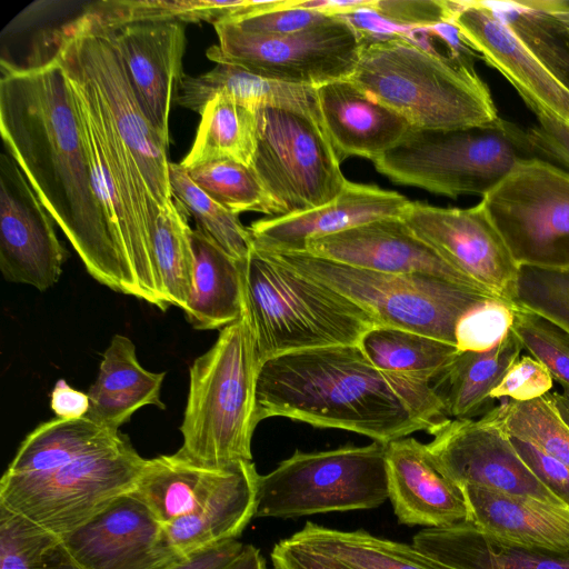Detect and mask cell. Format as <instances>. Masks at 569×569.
Here are the masks:
<instances>
[{
  "mask_svg": "<svg viewBox=\"0 0 569 569\" xmlns=\"http://www.w3.org/2000/svg\"><path fill=\"white\" fill-rule=\"evenodd\" d=\"M0 131L87 271L109 289L141 300L99 198L71 89L56 58L30 69L1 66Z\"/></svg>",
  "mask_w": 569,
  "mask_h": 569,
  "instance_id": "cell-1",
  "label": "cell"
},
{
  "mask_svg": "<svg viewBox=\"0 0 569 569\" xmlns=\"http://www.w3.org/2000/svg\"><path fill=\"white\" fill-rule=\"evenodd\" d=\"M284 417L388 445L448 419L432 383L378 369L358 345L271 358L258 372L256 420Z\"/></svg>",
  "mask_w": 569,
  "mask_h": 569,
  "instance_id": "cell-2",
  "label": "cell"
},
{
  "mask_svg": "<svg viewBox=\"0 0 569 569\" xmlns=\"http://www.w3.org/2000/svg\"><path fill=\"white\" fill-rule=\"evenodd\" d=\"M360 37L359 61L349 79L411 127L459 129L499 118L467 51L440 53L399 36Z\"/></svg>",
  "mask_w": 569,
  "mask_h": 569,
  "instance_id": "cell-3",
  "label": "cell"
},
{
  "mask_svg": "<svg viewBox=\"0 0 569 569\" xmlns=\"http://www.w3.org/2000/svg\"><path fill=\"white\" fill-rule=\"evenodd\" d=\"M243 284L260 366L290 352L358 345L378 325L343 295L254 248L243 264Z\"/></svg>",
  "mask_w": 569,
  "mask_h": 569,
  "instance_id": "cell-4",
  "label": "cell"
},
{
  "mask_svg": "<svg viewBox=\"0 0 569 569\" xmlns=\"http://www.w3.org/2000/svg\"><path fill=\"white\" fill-rule=\"evenodd\" d=\"M259 368L244 308L190 367L179 456L209 468L252 461Z\"/></svg>",
  "mask_w": 569,
  "mask_h": 569,
  "instance_id": "cell-5",
  "label": "cell"
},
{
  "mask_svg": "<svg viewBox=\"0 0 569 569\" xmlns=\"http://www.w3.org/2000/svg\"><path fill=\"white\" fill-rule=\"evenodd\" d=\"M541 153L528 131L498 118L459 129L411 127L389 151L373 161L392 182L457 198L493 189L521 160Z\"/></svg>",
  "mask_w": 569,
  "mask_h": 569,
  "instance_id": "cell-6",
  "label": "cell"
},
{
  "mask_svg": "<svg viewBox=\"0 0 569 569\" xmlns=\"http://www.w3.org/2000/svg\"><path fill=\"white\" fill-rule=\"evenodd\" d=\"M56 59L71 89L99 198L133 273L141 300L166 310L152 260V236L160 210L150 198L92 84L61 50Z\"/></svg>",
  "mask_w": 569,
  "mask_h": 569,
  "instance_id": "cell-7",
  "label": "cell"
},
{
  "mask_svg": "<svg viewBox=\"0 0 569 569\" xmlns=\"http://www.w3.org/2000/svg\"><path fill=\"white\" fill-rule=\"evenodd\" d=\"M268 253L352 300L380 326L418 332L452 345H456V327L468 311L487 300L499 299L425 273L378 272L306 252Z\"/></svg>",
  "mask_w": 569,
  "mask_h": 569,
  "instance_id": "cell-8",
  "label": "cell"
},
{
  "mask_svg": "<svg viewBox=\"0 0 569 569\" xmlns=\"http://www.w3.org/2000/svg\"><path fill=\"white\" fill-rule=\"evenodd\" d=\"M128 436L72 457L50 470L0 480V506L64 536L130 492L146 463Z\"/></svg>",
  "mask_w": 569,
  "mask_h": 569,
  "instance_id": "cell-9",
  "label": "cell"
},
{
  "mask_svg": "<svg viewBox=\"0 0 569 569\" xmlns=\"http://www.w3.org/2000/svg\"><path fill=\"white\" fill-rule=\"evenodd\" d=\"M387 499V445L297 450L260 476L256 517L290 519L373 509Z\"/></svg>",
  "mask_w": 569,
  "mask_h": 569,
  "instance_id": "cell-10",
  "label": "cell"
},
{
  "mask_svg": "<svg viewBox=\"0 0 569 569\" xmlns=\"http://www.w3.org/2000/svg\"><path fill=\"white\" fill-rule=\"evenodd\" d=\"M250 168L277 209V217L309 211L336 199L347 179L321 118L261 106Z\"/></svg>",
  "mask_w": 569,
  "mask_h": 569,
  "instance_id": "cell-11",
  "label": "cell"
},
{
  "mask_svg": "<svg viewBox=\"0 0 569 569\" xmlns=\"http://www.w3.org/2000/svg\"><path fill=\"white\" fill-rule=\"evenodd\" d=\"M480 203L518 267L569 269V172L521 160Z\"/></svg>",
  "mask_w": 569,
  "mask_h": 569,
  "instance_id": "cell-12",
  "label": "cell"
},
{
  "mask_svg": "<svg viewBox=\"0 0 569 569\" xmlns=\"http://www.w3.org/2000/svg\"><path fill=\"white\" fill-rule=\"evenodd\" d=\"M56 44L94 88L154 204L159 210L174 206L169 182V144L141 110L110 39L82 12L59 30Z\"/></svg>",
  "mask_w": 569,
  "mask_h": 569,
  "instance_id": "cell-13",
  "label": "cell"
},
{
  "mask_svg": "<svg viewBox=\"0 0 569 569\" xmlns=\"http://www.w3.org/2000/svg\"><path fill=\"white\" fill-rule=\"evenodd\" d=\"M219 46L206 54L279 82L317 88L348 79L361 51L359 32L341 16L303 31L264 37L242 31L230 21L213 24Z\"/></svg>",
  "mask_w": 569,
  "mask_h": 569,
  "instance_id": "cell-14",
  "label": "cell"
},
{
  "mask_svg": "<svg viewBox=\"0 0 569 569\" xmlns=\"http://www.w3.org/2000/svg\"><path fill=\"white\" fill-rule=\"evenodd\" d=\"M428 433L426 443L437 468L460 488L475 486L566 505L517 452L511 438L487 415L480 419L448 418Z\"/></svg>",
  "mask_w": 569,
  "mask_h": 569,
  "instance_id": "cell-15",
  "label": "cell"
},
{
  "mask_svg": "<svg viewBox=\"0 0 569 569\" xmlns=\"http://www.w3.org/2000/svg\"><path fill=\"white\" fill-rule=\"evenodd\" d=\"M401 218L446 262L515 306L512 297L519 267L480 202L458 209L410 201Z\"/></svg>",
  "mask_w": 569,
  "mask_h": 569,
  "instance_id": "cell-16",
  "label": "cell"
},
{
  "mask_svg": "<svg viewBox=\"0 0 569 569\" xmlns=\"http://www.w3.org/2000/svg\"><path fill=\"white\" fill-rule=\"evenodd\" d=\"M53 219L8 151L0 156V270L9 282L53 287L68 252Z\"/></svg>",
  "mask_w": 569,
  "mask_h": 569,
  "instance_id": "cell-17",
  "label": "cell"
},
{
  "mask_svg": "<svg viewBox=\"0 0 569 569\" xmlns=\"http://www.w3.org/2000/svg\"><path fill=\"white\" fill-rule=\"evenodd\" d=\"M61 537L84 569H166L184 558L163 525L131 492Z\"/></svg>",
  "mask_w": 569,
  "mask_h": 569,
  "instance_id": "cell-18",
  "label": "cell"
},
{
  "mask_svg": "<svg viewBox=\"0 0 569 569\" xmlns=\"http://www.w3.org/2000/svg\"><path fill=\"white\" fill-rule=\"evenodd\" d=\"M86 11V9H84ZM97 26L117 49L133 93L156 131L169 144V117L182 80L186 32L179 21H142Z\"/></svg>",
  "mask_w": 569,
  "mask_h": 569,
  "instance_id": "cell-19",
  "label": "cell"
},
{
  "mask_svg": "<svg viewBox=\"0 0 569 569\" xmlns=\"http://www.w3.org/2000/svg\"><path fill=\"white\" fill-rule=\"evenodd\" d=\"M452 26L461 40L478 51L516 88L536 113L569 121V91L533 57L488 1H456Z\"/></svg>",
  "mask_w": 569,
  "mask_h": 569,
  "instance_id": "cell-20",
  "label": "cell"
},
{
  "mask_svg": "<svg viewBox=\"0 0 569 569\" xmlns=\"http://www.w3.org/2000/svg\"><path fill=\"white\" fill-rule=\"evenodd\" d=\"M305 252L378 272L430 274L490 293L446 262L401 217L377 219L311 240Z\"/></svg>",
  "mask_w": 569,
  "mask_h": 569,
  "instance_id": "cell-21",
  "label": "cell"
},
{
  "mask_svg": "<svg viewBox=\"0 0 569 569\" xmlns=\"http://www.w3.org/2000/svg\"><path fill=\"white\" fill-rule=\"evenodd\" d=\"M409 200L396 191L347 180L332 201L299 213L270 217L252 222L253 248L268 252H305L315 239L386 218L401 217Z\"/></svg>",
  "mask_w": 569,
  "mask_h": 569,
  "instance_id": "cell-22",
  "label": "cell"
},
{
  "mask_svg": "<svg viewBox=\"0 0 569 569\" xmlns=\"http://www.w3.org/2000/svg\"><path fill=\"white\" fill-rule=\"evenodd\" d=\"M387 473L399 523L442 528L470 521L463 489L437 468L425 443L415 438L388 443Z\"/></svg>",
  "mask_w": 569,
  "mask_h": 569,
  "instance_id": "cell-23",
  "label": "cell"
},
{
  "mask_svg": "<svg viewBox=\"0 0 569 569\" xmlns=\"http://www.w3.org/2000/svg\"><path fill=\"white\" fill-rule=\"evenodd\" d=\"M327 136L339 161L350 156L372 162L393 148L411 124L348 79L316 88Z\"/></svg>",
  "mask_w": 569,
  "mask_h": 569,
  "instance_id": "cell-24",
  "label": "cell"
},
{
  "mask_svg": "<svg viewBox=\"0 0 569 569\" xmlns=\"http://www.w3.org/2000/svg\"><path fill=\"white\" fill-rule=\"evenodd\" d=\"M470 522L511 547L569 555V506L465 486Z\"/></svg>",
  "mask_w": 569,
  "mask_h": 569,
  "instance_id": "cell-25",
  "label": "cell"
},
{
  "mask_svg": "<svg viewBox=\"0 0 569 569\" xmlns=\"http://www.w3.org/2000/svg\"><path fill=\"white\" fill-rule=\"evenodd\" d=\"M259 478L252 461L222 467L201 503L163 526L174 550L186 558L240 537L256 517Z\"/></svg>",
  "mask_w": 569,
  "mask_h": 569,
  "instance_id": "cell-26",
  "label": "cell"
},
{
  "mask_svg": "<svg viewBox=\"0 0 569 569\" xmlns=\"http://www.w3.org/2000/svg\"><path fill=\"white\" fill-rule=\"evenodd\" d=\"M166 372H151L138 361L134 343L114 335L104 350L96 381L89 388L87 418L101 427L119 430L144 406L164 409L160 399Z\"/></svg>",
  "mask_w": 569,
  "mask_h": 569,
  "instance_id": "cell-27",
  "label": "cell"
},
{
  "mask_svg": "<svg viewBox=\"0 0 569 569\" xmlns=\"http://www.w3.org/2000/svg\"><path fill=\"white\" fill-rule=\"evenodd\" d=\"M216 98H227L253 109L272 106L321 118L316 88L267 79L227 62H219L197 77L183 76L176 102L201 113L206 104Z\"/></svg>",
  "mask_w": 569,
  "mask_h": 569,
  "instance_id": "cell-28",
  "label": "cell"
},
{
  "mask_svg": "<svg viewBox=\"0 0 569 569\" xmlns=\"http://www.w3.org/2000/svg\"><path fill=\"white\" fill-rule=\"evenodd\" d=\"M193 286L183 309L197 330L223 329L244 311L243 264L213 240L191 229Z\"/></svg>",
  "mask_w": 569,
  "mask_h": 569,
  "instance_id": "cell-29",
  "label": "cell"
},
{
  "mask_svg": "<svg viewBox=\"0 0 569 569\" xmlns=\"http://www.w3.org/2000/svg\"><path fill=\"white\" fill-rule=\"evenodd\" d=\"M412 545L450 569H569V555L500 543L470 521L423 528L413 536Z\"/></svg>",
  "mask_w": 569,
  "mask_h": 569,
  "instance_id": "cell-30",
  "label": "cell"
},
{
  "mask_svg": "<svg viewBox=\"0 0 569 569\" xmlns=\"http://www.w3.org/2000/svg\"><path fill=\"white\" fill-rule=\"evenodd\" d=\"M522 345L512 330L487 351H459L446 370L432 381L446 416L472 419L491 407V392L520 357Z\"/></svg>",
  "mask_w": 569,
  "mask_h": 569,
  "instance_id": "cell-31",
  "label": "cell"
},
{
  "mask_svg": "<svg viewBox=\"0 0 569 569\" xmlns=\"http://www.w3.org/2000/svg\"><path fill=\"white\" fill-rule=\"evenodd\" d=\"M543 68L569 91V2L488 1Z\"/></svg>",
  "mask_w": 569,
  "mask_h": 569,
  "instance_id": "cell-32",
  "label": "cell"
},
{
  "mask_svg": "<svg viewBox=\"0 0 569 569\" xmlns=\"http://www.w3.org/2000/svg\"><path fill=\"white\" fill-rule=\"evenodd\" d=\"M221 468L197 465L177 452L161 455L146 460L130 492L166 526L201 503L211 491Z\"/></svg>",
  "mask_w": 569,
  "mask_h": 569,
  "instance_id": "cell-33",
  "label": "cell"
},
{
  "mask_svg": "<svg viewBox=\"0 0 569 569\" xmlns=\"http://www.w3.org/2000/svg\"><path fill=\"white\" fill-rule=\"evenodd\" d=\"M291 538L355 569H450L413 545L377 537L363 529L338 530L307 521Z\"/></svg>",
  "mask_w": 569,
  "mask_h": 569,
  "instance_id": "cell-34",
  "label": "cell"
},
{
  "mask_svg": "<svg viewBox=\"0 0 569 569\" xmlns=\"http://www.w3.org/2000/svg\"><path fill=\"white\" fill-rule=\"evenodd\" d=\"M121 432L104 428L87 417L54 418L40 423L20 443L3 478H23L116 439Z\"/></svg>",
  "mask_w": 569,
  "mask_h": 569,
  "instance_id": "cell-35",
  "label": "cell"
},
{
  "mask_svg": "<svg viewBox=\"0 0 569 569\" xmlns=\"http://www.w3.org/2000/svg\"><path fill=\"white\" fill-rule=\"evenodd\" d=\"M358 346L378 369L430 383L459 352L456 345L380 325L369 329Z\"/></svg>",
  "mask_w": 569,
  "mask_h": 569,
  "instance_id": "cell-36",
  "label": "cell"
},
{
  "mask_svg": "<svg viewBox=\"0 0 569 569\" xmlns=\"http://www.w3.org/2000/svg\"><path fill=\"white\" fill-rule=\"evenodd\" d=\"M200 114L193 144L180 164L190 169L207 162L232 160L250 167L257 142L256 109L216 98Z\"/></svg>",
  "mask_w": 569,
  "mask_h": 569,
  "instance_id": "cell-37",
  "label": "cell"
},
{
  "mask_svg": "<svg viewBox=\"0 0 569 569\" xmlns=\"http://www.w3.org/2000/svg\"><path fill=\"white\" fill-rule=\"evenodd\" d=\"M191 228L187 214L174 202L160 210L152 236V260L159 296L164 308L184 309L193 286Z\"/></svg>",
  "mask_w": 569,
  "mask_h": 569,
  "instance_id": "cell-38",
  "label": "cell"
},
{
  "mask_svg": "<svg viewBox=\"0 0 569 569\" xmlns=\"http://www.w3.org/2000/svg\"><path fill=\"white\" fill-rule=\"evenodd\" d=\"M253 7V0L98 1L89 3L86 13L103 26L142 21H208L214 24L250 14Z\"/></svg>",
  "mask_w": 569,
  "mask_h": 569,
  "instance_id": "cell-39",
  "label": "cell"
},
{
  "mask_svg": "<svg viewBox=\"0 0 569 569\" xmlns=\"http://www.w3.org/2000/svg\"><path fill=\"white\" fill-rule=\"evenodd\" d=\"M169 182L173 201L196 221V229L231 257L244 262L253 249V243L250 231L241 223L239 214L210 198L192 181L180 163L170 162Z\"/></svg>",
  "mask_w": 569,
  "mask_h": 569,
  "instance_id": "cell-40",
  "label": "cell"
},
{
  "mask_svg": "<svg viewBox=\"0 0 569 569\" xmlns=\"http://www.w3.org/2000/svg\"><path fill=\"white\" fill-rule=\"evenodd\" d=\"M0 569H84L63 538L0 506Z\"/></svg>",
  "mask_w": 569,
  "mask_h": 569,
  "instance_id": "cell-41",
  "label": "cell"
},
{
  "mask_svg": "<svg viewBox=\"0 0 569 569\" xmlns=\"http://www.w3.org/2000/svg\"><path fill=\"white\" fill-rule=\"evenodd\" d=\"M485 415L510 437L531 443L569 469V427L545 396L530 401L503 399Z\"/></svg>",
  "mask_w": 569,
  "mask_h": 569,
  "instance_id": "cell-42",
  "label": "cell"
},
{
  "mask_svg": "<svg viewBox=\"0 0 569 569\" xmlns=\"http://www.w3.org/2000/svg\"><path fill=\"white\" fill-rule=\"evenodd\" d=\"M186 170L201 190L231 212L257 211L277 217L274 203L250 167L220 160Z\"/></svg>",
  "mask_w": 569,
  "mask_h": 569,
  "instance_id": "cell-43",
  "label": "cell"
},
{
  "mask_svg": "<svg viewBox=\"0 0 569 569\" xmlns=\"http://www.w3.org/2000/svg\"><path fill=\"white\" fill-rule=\"evenodd\" d=\"M512 302L569 333V269L520 266Z\"/></svg>",
  "mask_w": 569,
  "mask_h": 569,
  "instance_id": "cell-44",
  "label": "cell"
},
{
  "mask_svg": "<svg viewBox=\"0 0 569 569\" xmlns=\"http://www.w3.org/2000/svg\"><path fill=\"white\" fill-rule=\"evenodd\" d=\"M511 330L553 380L569 388V333L548 319L516 307Z\"/></svg>",
  "mask_w": 569,
  "mask_h": 569,
  "instance_id": "cell-45",
  "label": "cell"
},
{
  "mask_svg": "<svg viewBox=\"0 0 569 569\" xmlns=\"http://www.w3.org/2000/svg\"><path fill=\"white\" fill-rule=\"evenodd\" d=\"M515 306L491 299L468 311L456 327L459 351H487L498 346L511 330Z\"/></svg>",
  "mask_w": 569,
  "mask_h": 569,
  "instance_id": "cell-46",
  "label": "cell"
},
{
  "mask_svg": "<svg viewBox=\"0 0 569 569\" xmlns=\"http://www.w3.org/2000/svg\"><path fill=\"white\" fill-rule=\"evenodd\" d=\"M383 20L411 31L452 23L456 1L445 0H375L371 8Z\"/></svg>",
  "mask_w": 569,
  "mask_h": 569,
  "instance_id": "cell-47",
  "label": "cell"
},
{
  "mask_svg": "<svg viewBox=\"0 0 569 569\" xmlns=\"http://www.w3.org/2000/svg\"><path fill=\"white\" fill-rule=\"evenodd\" d=\"M295 2L296 0H290L286 7L226 21L234 23L239 29L248 33L264 37H282L303 31L336 17L317 10L297 7Z\"/></svg>",
  "mask_w": 569,
  "mask_h": 569,
  "instance_id": "cell-48",
  "label": "cell"
},
{
  "mask_svg": "<svg viewBox=\"0 0 569 569\" xmlns=\"http://www.w3.org/2000/svg\"><path fill=\"white\" fill-rule=\"evenodd\" d=\"M553 387L548 369L533 357H519L491 392V399L530 401L546 396Z\"/></svg>",
  "mask_w": 569,
  "mask_h": 569,
  "instance_id": "cell-49",
  "label": "cell"
},
{
  "mask_svg": "<svg viewBox=\"0 0 569 569\" xmlns=\"http://www.w3.org/2000/svg\"><path fill=\"white\" fill-rule=\"evenodd\" d=\"M510 438L521 459L538 479L569 506V469L531 443Z\"/></svg>",
  "mask_w": 569,
  "mask_h": 569,
  "instance_id": "cell-50",
  "label": "cell"
},
{
  "mask_svg": "<svg viewBox=\"0 0 569 569\" xmlns=\"http://www.w3.org/2000/svg\"><path fill=\"white\" fill-rule=\"evenodd\" d=\"M270 558L274 569H355L335 557L295 541L291 537L278 541Z\"/></svg>",
  "mask_w": 569,
  "mask_h": 569,
  "instance_id": "cell-51",
  "label": "cell"
},
{
  "mask_svg": "<svg viewBox=\"0 0 569 569\" xmlns=\"http://www.w3.org/2000/svg\"><path fill=\"white\" fill-rule=\"evenodd\" d=\"M536 116L538 126L528 130L531 141L546 158L557 159L569 167V121L546 112Z\"/></svg>",
  "mask_w": 569,
  "mask_h": 569,
  "instance_id": "cell-52",
  "label": "cell"
},
{
  "mask_svg": "<svg viewBox=\"0 0 569 569\" xmlns=\"http://www.w3.org/2000/svg\"><path fill=\"white\" fill-rule=\"evenodd\" d=\"M243 546L237 539L228 540L192 553L166 569H224Z\"/></svg>",
  "mask_w": 569,
  "mask_h": 569,
  "instance_id": "cell-53",
  "label": "cell"
},
{
  "mask_svg": "<svg viewBox=\"0 0 569 569\" xmlns=\"http://www.w3.org/2000/svg\"><path fill=\"white\" fill-rule=\"evenodd\" d=\"M50 408L59 419L83 418L90 408L89 397L60 379L51 391Z\"/></svg>",
  "mask_w": 569,
  "mask_h": 569,
  "instance_id": "cell-54",
  "label": "cell"
},
{
  "mask_svg": "<svg viewBox=\"0 0 569 569\" xmlns=\"http://www.w3.org/2000/svg\"><path fill=\"white\" fill-rule=\"evenodd\" d=\"M375 0H296L295 6L317 10L330 16H343L361 8H368Z\"/></svg>",
  "mask_w": 569,
  "mask_h": 569,
  "instance_id": "cell-55",
  "label": "cell"
},
{
  "mask_svg": "<svg viewBox=\"0 0 569 569\" xmlns=\"http://www.w3.org/2000/svg\"><path fill=\"white\" fill-rule=\"evenodd\" d=\"M224 569H268V566L257 547L244 545L240 553Z\"/></svg>",
  "mask_w": 569,
  "mask_h": 569,
  "instance_id": "cell-56",
  "label": "cell"
},
{
  "mask_svg": "<svg viewBox=\"0 0 569 569\" xmlns=\"http://www.w3.org/2000/svg\"><path fill=\"white\" fill-rule=\"evenodd\" d=\"M545 397L569 427V388L562 387L561 391H550Z\"/></svg>",
  "mask_w": 569,
  "mask_h": 569,
  "instance_id": "cell-57",
  "label": "cell"
}]
</instances>
